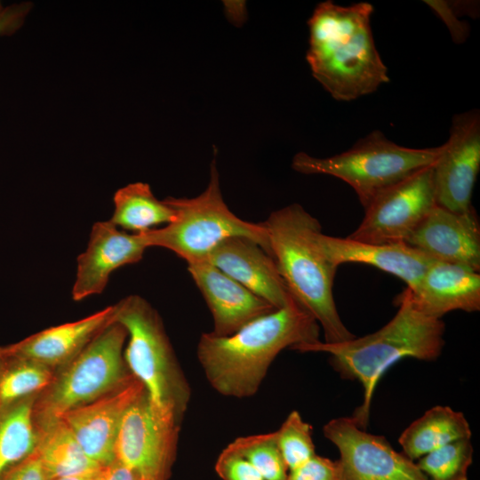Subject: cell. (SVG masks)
Listing matches in <instances>:
<instances>
[{
	"label": "cell",
	"mask_w": 480,
	"mask_h": 480,
	"mask_svg": "<svg viewBox=\"0 0 480 480\" xmlns=\"http://www.w3.org/2000/svg\"><path fill=\"white\" fill-rule=\"evenodd\" d=\"M320 326L293 298L281 308L260 316L229 336L201 335L197 359L210 385L220 395L252 396L269 366L286 348L319 340Z\"/></svg>",
	"instance_id": "obj_1"
},
{
	"label": "cell",
	"mask_w": 480,
	"mask_h": 480,
	"mask_svg": "<svg viewBox=\"0 0 480 480\" xmlns=\"http://www.w3.org/2000/svg\"><path fill=\"white\" fill-rule=\"evenodd\" d=\"M145 391L136 378L101 397L73 408L60 419L68 426L86 455L108 465L115 458V444L127 409Z\"/></svg>",
	"instance_id": "obj_13"
},
{
	"label": "cell",
	"mask_w": 480,
	"mask_h": 480,
	"mask_svg": "<svg viewBox=\"0 0 480 480\" xmlns=\"http://www.w3.org/2000/svg\"><path fill=\"white\" fill-rule=\"evenodd\" d=\"M113 322L115 305L83 319L47 328L5 347L12 353L56 371L77 356Z\"/></svg>",
	"instance_id": "obj_20"
},
{
	"label": "cell",
	"mask_w": 480,
	"mask_h": 480,
	"mask_svg": "<svg viewBox=\"0 0 480 480\" xmlns=\"http://www.w3.org/2000/svg\"><path fill=\"white\" fill-rule=\"evenodd\" d=\"M30 3L13 4L0 9V36L11 35L24 23L31 10Z\"/></svg>",
	"instance_id": "obj_32"
},
{
	"label": "cell",
	"mask_w": 480,
	"mask_h": 480,
	"mask_svg": "<svg viewBox=\"0 0 480 480\" xmlns=\"http://www.w3.org/2000/svg\"><path fill=\"white\" fill-rule=\"evenodd\" d=\"M470 437V427L462 412L436 405L406 428L398 442L402 452L415 460L452 442Z\"/></svg>",
	"instance_id": "obj_22"
},
{
	"label": "cell",
	"mask_w": 480,
	"mask_h": 480,
	"mask_svg": "<svg viewBox=\"0 0 480 480\" xmlns=\"http://www.w3.org/2000/svg\"><path fill=\"white\" fill-rule=\"evenodd\" d=\"M90 480H140L130 468L118 460L101 466L91 476Z\"/></svg>",
	"instance_id": "obj_34"
},
{
	"label": "cell",
	"mask_w": 480,
	"mask_h": 480,
	"mask_svg": "<svg viewBox=\"0 0 480 480\" xmlns=\"http://www.w3.org/2000/svg\"><path fill=\"white\" fill-rule=\"evenodd\" d=\"M0 480H48L40 459L34 451L29 456L10 467Z\"/></svg>",
	"instance_id": "obj_31"
},
{
	"label": "cell",
	"mask_w": 480,
	"mask_h": 480,
	"mask_svg": "<svg viewBox=\"0 0 480 480\" xmlns=\"http://www.w3.org/2000/svg\"><path fill=\"white\" fill-rule=\"evenodd\" d=\"M55 370L0 347V409L38 396L52 381Z\"/></svg>",
	"instance_id": "obj_25"
},
{
	"label": "cell",
	"mask_w": 480,
	"mask_h": 480,
	"mask_svg": "<svg viewBox=\"0 0 480 480\" xmlns=\"http://www.w3.org/2000/svg\"><path fill=\"white\" fill-rule=\"evenodd\" d=\"M372 12L366 2L343 6L328 0L317 4L308 21L307 61L337 100H354L389 81L372 36Z\"/></svg>",
	"instance_id": "obj_3"
},
{
	"label": "cell",
	"mask_w": 480,
	"mask_h": 480,
	"mask_svg": "<svg viewBox=\"0 0 480 480\" xmlns=\"http://www.w3.org/2000/svg\"><path fill=\"white\" fill-rule=\"evenodd\" d=\"M472 460L473 447L467 438L437 448L415 463L428 480H468Z\"/></svg>",
	"instance_id": "obj_26"
},
{
	"label": "cell",
	"mask_w": 480,
	"mask_h": 480,
	"mask_svg": "<svg viewBox=\"0 0 480 480\" xmlns=\"http://www.w3.org/2000/svg\"><path fill=\"white\" fill-rule=\"evenodd\" d=\"M37 453L48 480L89 475L101 466L84 452L61 420L36 425Z\"/></svg>",
	"instance_id": "obj_21"
},
{
	"label": "cell",
	"mask_w": 480,
	"mask_h": 480,
	"mask_svg": "<svg viewBox=\"0 0 480 480\" xmlns=\"http://www.w3.org/2000/svg\"><path fill=\"white\" fill-rule=\"evenodd\" d=\"M275 434L277 446L289 470L316 455L312 427L302 420L299 412H291Z\"/></svg>",
	"instance_id": "obj_28"
},
{
	"label": "cell",
	"mask_w": 480,
	"mask_h": 480,
	"mask_svg": "<svg viewBox=\"0 0 480 480\" xmlns=\"http://www.w3.org/2000/svg\"><path fill=\"white\" fill-rule=\"evenodd\" d=\"M93 473L89 474V475H84V476L55 478V479H52V480H90L91 476H92Z\"/></svg>",
	"instance_id": "obj_35"
},
{
	"label": "cell",
	"mask_w": 480,
	"mask_h": 480,
	"mask_svg": "<svg viewBox=\"0 0 480 480\" xmlns=\"http://www.w3.org/2000/svg\"><path fill=\"white\" fill-rule=\"evenodd\" d=\"M115 322L127 332L124 361L150 401L181 423L191 397L162 319L142 297L130 295L115 305Z\"/></svg>",
	"instance_id": "obj_5"
},
{
	"label": "cell",
	"mask_w": 480,
	"mask_h": 480,
	"mask_svg": "<svg viewBox=\"0 0 480 480\" xmlns=\"http://www.w3.org/2000/svg\"><path fill=\"white\" fill-rule=\"evenodd\" d=\"M273 257L291 296L303 306L323 329L324 342L337 343L356 336L338 313L333 283L338 267L322 252L316 235L317 219L300 204L274 211L263 222Z\"/></svg>",
	"instance_id": "obj_4"
},
{
	"label": "cell",
	"mask_w": 480,
	"mask_h": 480,
	"mask_svg": "<svg viewBox=\"0 0 480 480\" xmlns=\"http://www.w3.org/2000/svg\"><path fill=\"white\" fill-rule=\"evenodd\" d=\"M324 435L335 444L337 480H428L416 463L396 452L383 436L359 428L352 417L330 420Z\"/></svg>",
	"instance_id": "obj_11"
},
{
	"label": "cell",
	"mask_w": 480,
	"mask_h": 480,
	"mask_svg": "<svg viewBox=\"0 0 480 480\" xmlns=\"http://www.w3.org/2000/svg\"><path fill=\"white\" fill-rule=\"evenodd\" d=\"M215 470L222 480H265L260 472L229 444L220 453Z\"/></svg>",
	"instance_id": "obj_29"
},
{
	"label": "cell",
	"mask_w": 480,
	"mask_h": 480,
	"mask_svg": "<svg viewBox=\"0 0 480 480\" xmlns=\"http://www.w3.org/2000/svg\"><path fill=\"white\" fill-rule=\"evenodd\" d=\"M36 396L21 399L0 409V476L36 449L37 436L33 407Z\"/></svg>",
	"instance_id": "obj_24"
},
{
	"label": "cell",
	"mask_w": 480,
	"mask_h": 480,
	"mask_svg": "<svg viewBox=\"0 0 480 480\" xmlns=\"http://www.w3.org/2000/svg\"><path fill=\"white\" fill-rule=\"evenodd\" d=\"M206 261L276 308L284 307L292 298L273 257L248 237L223 240L210 252Z\"/></svg>",
	"instance_id": "obj_17"
},
{
	"label": "cell",
	"mask_w": 480,
	"mask_h": 480,
	"mask_svg": "<svg viewBox=\"0 0 480 480\" xmlns=\"http://www.w3.org/2000/svg\"><path fill=\"white\" fill-rule=\"evenodd\" d=\"M229 445L265 480H287L289 469L277 446L275 432L237 437Z\"/></svg>",
	"instance_id": "obj_27"
},
{
	"label": "cell",
	"mask_w": 480,
	"mask_h": 480,
	"mask_svg": "<svg viewBox=\"0 0 480 480\" xmlns=\"http://www.w3.org/2000/svg\"><path fill=\"white\" fill-rule=\"evenodd\" d=\"M394 302L398 307L396 314L375 332L342 342L319 340L291 348L301 353L329 354L330 364L342 379L360 382L364 400L352 419L364 430L369 423L373 392L384 372L404 357L434 361L444 346V323L419 311L407 287Z\"/></svg>",
	"instance_id": "obj_2"
},
{
	"label": "cell",
	"mask_w": 480,
	"mask_h": 480,
	"mask_svg": "<svg viewBox=\"0 0 480 480\" xmlns=\"http://www.w3.org/2000/svg\"><path fill=\"white\" fill-rule=\"evenodd\" d=\"M113 202L109 221L126 232L143 233L174 219L173 209L164 199H157L148 183L133 182L117 189Z\"/></svg>",
	"instance_id": "obj_23"
},
{
	"label": "cell",
	"mask_w": 480,
	"mask_h": 480,
	"mask_svg": "<svg viewBox=\"0 0 480 480\" xmlns=\"http://www.w3.org/2000/svg\"><path fill=\"white\" fill-rule=\"evenodd\" d=\"M433 165L379 193L364 208L361 223L348 237L370 244H405L436 205Z\"/></svg>",
	"instance_id": "obj_10"
},
{
	"label": "cell",
	"mask_w": 480,
	"mask_h": 480,
	"mask_svg": "<svg viewBox=\"0 0 480 480\" xmlns=\"http://www.w3.org/2000/svg\"><path fill=\"white\" fill-rule=\"evenodd\" d=\"M405 244L435 260L480 270V223L474 208L454 212L436 205Z\"/></svg>",
	"instance_id": "obj_15"
},
{
	"label": "cell",
	"mask_w": 480,
	"mask_h": 480,
	"mask_svg": "<svg viewBox=\"0 0 480 480\" xmlns=\"http://www.w3.org/2000/svg\"><path fill=\"white\" fill-rule=\"evenodd\" d=\"M316 242L324 256L336 267L343 263H363L389 273L414 290L435 260L404 243L370 244L331 236L319 231Z\"/></svg>",
	"instance_id": "obj_18"
},
{
	"label": "cell",
	"mask_w": 480,
	"mask_h": 480,
	"mask_svg": "<svg viewBox=\"0 0 480 480\" xmlns=\"http://www.w3.org/2000/svg\"><path fill=\"white\" fill-rule=\"evenodd\" d=\"M2 7H3V6H2V4H1V3H0V9H1Z\"/></svg>",
	"instance_id": "obj_36"
},
{
	"label": "cell",
	"mask_w": 480,
	"mask_h": 480,
	"mask_svg": "<svg viewBox=\"0 0 480 480\" xmlns=\"http://www.w3.org/2000/svg\"><path fill=\"white\" fill-rule=\"evenodd\" d=\"M127 336L125 328L113 322L71 361L57 369L52 383L34 403L35 425L59 420L68 411L133 380L124 358Z\"/></svg>",
	"instance_id": "obj_8"
},
{
	"label": "cell",
	"mask_w": 480,
	"mask_h": 480,
	"mask_svg": "<svg viewBox=\"0 0 480 480\" xmlns=\"http://www.w3.org/2000/svg\"><path fill=\"white\" fill-rule=\"evenodd\" d=\"M164 200L173 209L174 219L161 228L140 233L148 248H165L190 264L206 261L210 252L223 240L245 236L271 255L263 222L242 220L224 202L215 158L203 193L192 198L168 196Z\"/></svg>",
	"instance_id": "obj_6"
},
{
	"label": "cell",
	"mask_w": 480,
	"mask_h": 480,
	"mask_svg": "<svg viewBox=\"0 0 480 480\" xmlns=\"http://www.w3.org/2000/svg\"><path fill=\"white\" fill-rule=\"evenodd\" d=\"M148 248L141 234L124 231L109 220L94 223L87 247L77 257L73 300L101 293L115 270L140 261Z\"/></svg>",
	"instance_id": "obj_14"
},
{
	"label": "cell",
	"mask_w": 480,
	"mask_h": 480,
	"mask_svg": "<svg viewBox=\"0 0 480 480\" xmlns=\"http://www.w3.org/2000/svg\"><path fill=\"white\" fill-rule=\"evenodd\" d=\"M480 169V115L477 109L453 116L450 135L433 165L436 204L454 212L470 211Z\"/></svg>",
	"instance_id": "obj_12"
},
{
	"label": "cell",
	"mask_w": 480,
	"mask_h": 480,
	"mask_svg": "<svg viewBox=\"0 0 480 480\" xmlns=\"http://www.w3.org/2000/svg\"><path fill=\"white\" fill-rule=\"evenodd\" d=\"M213 318L216 336H229L276 308L208 261L188 264Z\"/></svg>",
	"instance_id": "obj_16"
},
{
	"label": "cell",
	"mask_w": 480,
	"mask_h": 480,
	"mask_svg": "<svg viewBox=\"0 0 480 480\" xmlns=\"http://www.w3.org/2000/svg\"><path fill=\"white\" fill-rule=\"evenodd\" d=\"M443 145L425 148L400 146L380 131L360 139L348 150L317 158L297 153L292 167L303 174H324L348 184L365 208L381 191L437 160Z\"/></svg>",
	"instance_id": "obj_7"
},
{
	"label": "cell",
	"mask_w": 480,
	"mask_h": 480,
	"mask_svg": "<svg viewBox=\"0 0 480 480\" xmlns=\"http://www.w3.org/2000/svg\"><path fill=\"white\" fill-rule=\"evenodd\" d=\"M181 423L157 408L146 390L124 413L115 444V458L140 480H168L176 458Z\"/></svg>",
	"instance_id": "obj_9"
},
{
	"label": "cell",
	"mask_w": 480,
	"mask_h": 480,
	"mask_svg": "<svg viewBox=\"0 0 480 480\" xmlns=\"http://www.w3.org/2000/svg\"><path fill=\"white\" fill-rule=\"evenodd\" d=\"M428 5L437 12V13L444 19L447 27L452 35L454 41L461 42L465 39L468 30L466 26L462 25L460 21L457 20V17L453 13V10L443 1H427Z\"/></svg>",
	"instance_id": "obj_33"
},
{
	"label": "cell",
	"mask_w": 480,
	"mask_h": 480,
	"mask_svg": "<svg viewBox=\"0 0 480 480\" xmlns=\"http://www.w3.org/2000/svg\"><path fill=\"white\" fill-rule=\"evenodd\" d=\"M287 480H337L336 462L316 454L303 464L289 470Z\"/></svg>",
	"instance_id": "obj_30"
},
{
	"label": "cell",
	"mask_w": 480,
	"mask_h": 480,
	"mask_svg": "<svg viewBox=\"0 0 480 480\" xmlns=\"http://www.w3.org/2000/svg\"><path fill=\"white\" fill-rule=\"evenodd\" d=\"M410 295L415 308L433 318L441 319L454 310L476 312L480 310V275L462 266L434 260Z\"/></svg>",
	"instance_id": "obj_19"
}]
</instances>
